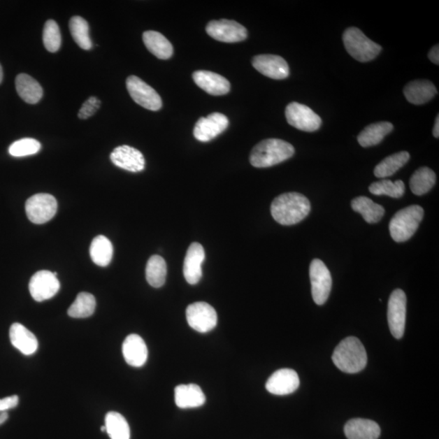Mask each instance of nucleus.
Wrapping results in <instances>:
<instances>
[{
    "mask_svg": "<svg viewBox=\"0 0 439 439\" xmlns=\"http://www.w3.org/2000/svg\"><path fill=\"white\" fill-rule=\"evenodd\" d=\"M96 301L93 294L82 292L69 308L68 314L73 318H87L93 315L96 310Z\"/></svg>",
    "mask_w": 439,
    "mask_h": 439,
    "instance_id": "nucleus-34",
    "label": "nucleus"
},
{
    "mask_svg": "<svg viewBox=\"0 0 439 439\" xmlns=\"http://www.w3.org/2000/svg\"><path fill=\"white\" fill-rule=\"evenodd\" d=\"M410 159L408 152H401L391 154L383 159L374 168V175L378 178H386L395 174L398 169L405 166Z\"/></svg>",
    "mask_w": 439,
    "mask_h": 439,
    "instance_id": "nucleus-30",
    "label": "nucleus"
},
{
    "mask_svg": "<svg viewBox=\"0 0 439 439\" xmlns=\"http://www.w3.org/2000/svg\"><path fill=\"white\" fill-rule=\"evenodd\" d=\"M3 69H2L1 64H0V83H1L3 81Z\"/></svg>",
    "mask_w": 439,
    "mask_h": 439,
    "instance_id": "nucleus-44",
    "label": "nucleus"
},
{
    "mask_svg": "<svg viewBox=\"0 0 439 439\" xmlns=\"http://www.w3.org/2000/svg\"><path fill=\"white\" fill-rule=\"evenodd\" d=\"M334 365L342 372L357 373L366 367L367 353L360 339L347 337L338 344L332 356Z\"/></svg>",
    "mask_w": 439,
    "mask_h": 439,
    "instance_id": "nucleus-2",
    "label": "nucleus"
},
{
    "mask_svg": "<svg viewBox=\"0 0 439 439\" xmlns=\"http://www.w3.org/2000/svg\"><path fill=\"white\" fill-rule=\"evenodd\" d=\"M8 419V414L7 412H0V426L6 422Z\"/></svg>",
    "mask_w": 439,
    "mask_h": 439,
    "instance_id": "nucleus-43",
    "label": "nucleus"
},
{
    "mask_svg": "<svg viewBox=\"0 0 439 439\" xmlns=\"http://www.w3.org/2000/svg\"><path fill=\"white\" fill-rule=\"evenodd\" d=\"M424 217V209L411 206L397 212L390 222L391 236L397 243L406 242L417 231Z\"/></svg>",
    "mask_w": 439,
    "mask_h": 439,
    "instance_id": "nucleus-4",
    "label": "nucleus"
},
{
    "mask_svg": "<svg viewBox=\"0 0 439 439\" xmlns=\"http://www.w3.org/2000/svg\"><path fill=\"white\" fill-rule=\"evenodd\" d=\"M266 387L267 391L273 395H290L299 387L298 373L290 368L279 369L268 379Z\"/></svg>",
    "mask_w": 439,
    "mask_h": 439,
    "instance_id": "nucleus-16",
    "label": "nucleus"
},
{
    "mask_svg": "<svg viewBox=\"0 0 439 439\" xmlns=\"http://www.w3.org/2000/svg\"><path fill=\"white\" fill-rule=\"evenodd\" d=\"M41 147V143L36 139L22 138L14 142L9 147L8 152L14 157H23L38 153Z\"/></svg>",
    "mask_w": 439,
    "mask_h": 439,
    "instance_id": "nucleus-38",
    "label": "nucleus"
},
{
    "mask_svg": "<svg viewBox=\"0 0 439 439\" xmlns=\"http://www.w3.org/2000/svg\"><path fill=\"white\" fill-rule=\"evenodd\" d=\"M406 312V294L401 289H396L389 298L387 319L392 336L397 339L401 338L405 331Z\"/></svg>",
    "mask_w": 439,
    "mask_h": 439,
    "instance_id": "nucleus-8",
    "label": "nucleus"
},
{
    "mask_svg": "<svg viewBox=\"0 0 439 439\" xmlns=\"http://www.w3.org/2000/svg\"><path fill=\"white\" fill-rule=\"evenodd\" d=\"M19 398L17 396H8L0 400V412H7L9 409L16 408L18 405Z\"/></svg>",
    "mask_w": 439,
    "mask_h": 439,
    "instance_id": "nucleus-40",
    "label": "nucleus"
},
{
    "mask_svg": "<svg viewBox=\"0 0 439 439\" xmlns=\"http://www.w3.org/2000/svg\"><path fill=\"white\" fill-rule=\"evenodd\" d=\"M206 401L202 389L196 384L179 385L175 388V403L180 408H194L203 405Z\"/></svg>",
    "mask_w": 439,
    "mask_h": 439,
    "instance_id": "nucleus-24",
    "label": "nucleus"
},
{
    "mask_svg": "<svg viewBox=\"0 0 439 439\" xmlns=\"http://www.w3.org/2000/svg\"><path fill=\"white\" fill-rule=\"evenodd\" d=\"M26 212L31 222L37 224L47 223L57 214V199L49 194H34L27 199Z\"/></svg>",
    "mask_w": 439,
    "mask_h": 439,
    "instance_id": "nucleus-7",
    "label": "nucleus"
},
{
    "mask_svg": "<svg viewBox=\"0 0 439 439\" xmlns=\"http://www.w3.org/2000/svg\"><path fill=\"white\" fill-rule=\"evenodd\" d=\"M16 89L20 97L28 103H37L43 96V89L40 84L26 73L19 74L17 77Z\"/></svg>",
    "mask_w": 439,
    "mask_h": 439,
    "instance_id": "nucleus-25",
    "label": "nucleus"
},
{
    "mask_svg": "<svg viewBox=\"0 0 439 439\" xmlns=\"http://www.w3.org/2000/svg\"><path fill=\"white\" fill-rule=\"evenodd\" d=\"M127 87L134 101L151 111H158L162 107L159 94L148 84L136 76L129 77Z\"/></svg>",
    "mask_w": 439,
    "mask_h": 439,
    "instance_id": "nucleus-10",
    "label": "nucleus"
},
{
    "mask_svg": "<svg viewBox=\"0 0 439 439\" xmlns=\"http://www.w3.org/2000/svg\"><path fill=\"white\" fill-rule=\"evenodd\" d=\"M9 336L13 347L24 355L31 356L37 352L38 347L37 338L22 324H13L10 328Z\"/></svg>",
    "mask_w": 439,
    "mask_h": 439,
    "instance_id": "nucleus-21",
    "label": "nucleus"
},
{
    "mask_svg": "<svg viewBox=\"0 0 439 439\" xmlns=\"http://www.w3.org/2000/svg\"><path fill=\"white\" fill-rule=\"evenodd\" d=\"M206 259V252L201 244L193 243L189 247L185 257L183 274L186 281L196 285L202 278V264Z\"/></svg>",
    "mask_w": 439,
    "mask_h": 439,
    "instance_id": "nucleus-18",
    "label": "nucleus"
},
{
    "mask_svg": "<svg viewBox=\"0 0 439 439\" xmlns=\"http://www.w3.org/2000/svg\"><path fill=\"white\" fill-rule=\"evenodd\" d=\"M69 29L72 37L80 48L83 50H89L92 48V42L89 38V24L82 17L75 16L69 22Z\"/></svg>",
    "mask_w": 439,
    "mask_h": 439,
    "instance_id": "nucleus-35",
    "label": "nucleus"
},
{
    "mask_svg": "<svg viewBox=\"0 0 439 439\" xmlns=\"http://www.w3.org/2000/svg\"><path fill=\"white\" fill-rule=\"evenodd\" d=\"M252 66L258 72L272 79H285L290 74L285 59L276 55H259L253 58Z\"/></svg>",
    "mask_w": 439,
    "mask_h": 439,
    "instance_id": "nucleus-15",
    "label": "nucleus"
},
{
    "mask_svg": "<svg viewBox=\"0 0 439 439\" xmlns=\"http://www.w3.org/2000/svg\"><path fill=\"white\" fill-rule=\"evenodd\" d=\"M106 432L111 439L131 438V429L122 414L110 412L106 417Z\"/></svg>",
    "mask_w": 439,
    "mask_h": 439,
    "instance_id": "nucleus-33",
    "label": "nucleus"
},
{
    "mask_svg": "<svg viewBox=\"0 0 439 439\" xmlns=\"http://www.w3.org/2000/svg\"><path fill=\"white\" fill-rule=\"evenodd\" d=\"M43 43L50 52H57L62 46V34L56 22L49 20L43 29Z\"/></svg>",
    "mask_w": 439,
    "mask_h": 439,
    "instance_id": "nucleus-37",
    "label": "nucleus"
},
{
    "mask_svg": "<svg viewBox=\"0 0 439 439\" xmlns=\"http://www.w3.org/2000/svg\"><path fill=\"white\" fill-rule=\"evenodd\" d=\"M343 44L351 56L360 62H368L375 59L382 47L369 39L360 29L350 27L343 36Z\"/></svg>",
    "mask_w": 439,
    "mask_h": 439,
    "instance_id": "nucleus-5",
    "label": "nucleus"
},
{
    "mask_svg": "<svg viewBox=\"0 0 439 439\" xmlns=\"http://www.w3.org/2000/svg\"><path fill=\"white\" fill-rule=\"evenodd\" d=\"M311 210V204L302 194L289 192L281 194L271 204L274 220L283 226H293L303 221Z\"/></svg>",
    "mask_w": 439,
    "mask_h": 439,
    "instance_id": "nucleus-1",
    "label": "nucleus"
},
{
    "mask_svg": "<svg viewBox=\"0 0 439 439\" xmlns=\"http://www.w3.org/2000/svg\"><path fill=\"white\" fill-rule=\"evenodd\" d=\"M429 59L433 63L438 66L439 64V47L438 44L431 49V51L428 54Z\"/></svg>",
    "mask_w": 439,
    "mask_h": 439,
    "instance_id": "nucleus-41",
    "label": "nucleus"
},
{
    "mask_svg": "<svg viewBox=\"0 0 439 439\" xmlns=\"http://www.w3.org/2000/svg\"><path fill=\"white\" fill-rule=\"evenodd\" d=\"M294 148L282 139L268 138L254 147L250 163L256 168H268L280 164L294 156Z\"/></svg>",
    "mask_w": 439,
    "mask_h": 439,
    "instance_id": "nucleus-3",
    "label": "nucleus"
},
{
    "mask_svg": "<svg viewBox=\"0 0 439 439\" xmlns=\"http://www.w3.org/2000/svg\"><path fill=\"white\" fill-rule=\"evenodd\" d=\"M368 189L369 192L375 196H387L395 199L401 198L405 192V186L403 181L393 182L388 179L373 182Z\"/></svg>",
    "mask_w": 439,
    "mask_h": 439,
    "instance_id": "nucleus-36",
    "label": "nucleus"
},
{
    "mask_svg": "<svg viewBox=\"0 0 439 439\" xmlns=\"http://www.w3.org/2000/svg\"><path fill=\"white\" fill-rule=\"evenodd\" d=\"M437 92L435 85L427 80H417L409 82L403 89L407 101L416 106L431 101Z\"/></svg>",
    "mask_w": 439,
    "mask_h": 439,
    "instance_id": "nucleus-22",
    "label": "nucleus"
},
{
    "mask_svg": "<svg viewBox=\"0 0 439 439\" xmlns=\"http://www.w3.org/2000/svg\"><path fill=\"white\" fill-rule=\"evenodd\" d=\"M229 126L226 116L220 113H214L207 117L199 120L194 129V136L201 142L213 141L226 131Z\"/></svg>",
    "mask_w": 439,
    "mask_h": 439,
    "instance_id": "nucleus-14",
    "label": "nucleus"
},
{
    "mask_svg": "<svg viewBox=\"0 0 439 439\" xmlns=\"http://www.w3.org/2000/svg\"><path fill=\"white\" fill-rule=\"evenodd\" d=\"M89 255H91L92 261L97 266H108L113 256V247L111 241L103 236L94 238L91 247H89Z\"/></svg>",
    "mask_w": 439,
    "mask_h": 439,
    "instance_id": "nucleus-29",
    "label": "nucleus"
},
{
    "mask_svg": "<svg viewBox=\"0 0 439 439\" xmlns=\"http://www.w3.org/2000/svg\"><path fill=\"white\" fill-rule=\"evenodd\" d=\"M101 101L96 97H91L83 103L81 109L79 110L78 117L82 120H86L96 114L99 108H101Z\"/></svg>",
    "mask_w": 439,
    "mask_h": 439,
    "instance_id": "nucleus-39",
    "label": "nucleus"
},
{
    "mask_svg": "<svg viewBox=\"0 0 439 439\" xmlns=\"http://www.w3.org/2000/svg\"><path fill=\"white\" fill-rule=\"evenodd\" d=\"M344 433L348 439H377L381 429L375 422L356 418L347 422Z\"/></svg>",
    "mask_w": 439,
    "mask_h": 439,
    "instance_id": "nucleus-23",
    "label": "nucleus"
},
{
    "mask_svg": "<svg viewBox=\"0 0 439 439\" xmlns=\"http://www.w3.org/2000/svg\"><path fill=\"white\" fill-rule=\"evenodd\" d=\"M312 286V296L317 305L327 301L332 288V278L326 264L321 259H313L309 268Z\"/></svg>",
    "mask_w": 439,
    "mask_h": 439,
    "instance_id": "nucleus-6",
    "label": "nucleus"
},
{
    "mask_svg": "<svg viewBox=\"0 0 439 439\" xmlns=\"http://www.w3.org/2000/svg\"><path fill=\"white\" fill-rule=\"evenodd\" d=\"M286 117L292 127L302 131H317L322 126V118L315 112L304 104L296 102L288 104Z\"/></svg>",
    "mask_w": 439,
    "mask_h": 439,
    "instance_id": "nucleus-9",
    "label": "nucleus"
},
{
    "mask_svg": "<svg viewBox=\"0 0 439 439\" xmlns=\"http://www.w3.org/2000/svg\"><path fill=\"white\" fill-rule=\"evenodd\" d=\"M110 159L115 166L129 172L138 173L145 168L143 154L132 147L124 145L115 148Z\"/></svg>",
    "mask_w": 439,
    "mask_h": 439,
    "instance_id": "nucleus-17",
    "label": "nucleus"
},
{
    "mask_svg": "<svg viewBox=\"0 0 439 439\" xmlns=\"http://www.w3.org/2000/svg\"><path fill=\"white\" fill-rule=\"evenodd\" d=\"M167 276V264L159 256L154 255L148 259L146 267L147 282L154 288L164 286Z\"/></svg>",
    "mask_w": 439,
    "mask_h": 439,
    "instance_id": "nucleus-32",
    "label": "nucleus"
},
{
    "mask_svg": "<svg viewBox=\"0 0 439 439\" xmlns=\"http://www.w3.org/2000/svg\"><path fill=\"white\" fill-rule=\"evenodd\" d=\"M436 182V173L430 168L422 167L412 174L409 185L414 194L423 196L431 191Z\"/></svg>",
    "mask_w": 439,
    "mask_h": 439,
    "instance_id": "nucleus-31",
    "label": "nucleus"
},
{
    "mask_svg": "<svg viewBox=\"0 0 439 439\" xmlns=\"http://www.w3.org/2000/svg\"><path fill=\"white\" fill-rule=\"evenodd\" d=\"M394 127L391 122H381L369 124L359 134L358 142L363 147L377 145L387 134L393 131Z\"/></svg>",
    "mask_w": 439,
    "mask_h": 439,
    "instance_id": "nucleus-27",
    "label": "nucleus"
},
{
    "mask_svg": "<svg viewBox=\"0 0 439 439\" xmlns=\"http://www.w3.org/2000/svg\"><path fill=\"white\" fill-rule=\"evenodd\" d=\"M352 208L354 211L361 214L365 221L369 224H375L380 222L385 209L379 204L374 203L372 199L360 196L353 199Z\"/></svg>",
    "mask_w": 439,
    "mask_h": 439,
    "instance_id": "nucleus-28",
    "label": "nucleus"
},
{
    "mask_svg": "<svg viewBox=\"0 0 439 439\" xmlns=\"http://www.w3.org/2000/svg\"><path fill=\"white\" fill-rule=\"evenodd\" d=\"M122 352L124 361L133 367H142L147 361L146 343L138 334H131L124 339Z\"/></svg>",
    "mask_w": 439,
    "mask_h": 439,
    "instance_id": "nucleus-20",
    "label": "nucleus"
},
{
    "mask_svg": "<svg viewBox=\"0 0 439 439\" xmlns=\"http://www.w3.org/2000/svg\"><path fill=\"white\" fill-rule=\"evenodd\" d=\"M189 326L199 333L211 331L217 324V314L210 304L204 302L192 303L187 308Z\"/></svg>",
    "mask_w": 439,
    "mask_h": 439,
    "instance_id": "nucleus-11",
    "label": "nucleus"
},
{
    "mask_svg": "<svg viewBox=\"0 0 439 439\" xmlns=\"http://www.w3.org/2000/svg\"><path fill=\"white\" fill-rule=\"evenodd\" d=\"M433 136H435L436 138H439V116L438 115L436 120L435 127H433Z\"/></svg>",
    "mask_w": 439,
    "mask_h": 439,
    "instance_id": "nucleus-42",
    "label": "nucleus"
},
{
    "mask_svg": "<svg viewBox=\"0 0 439 439\" xmlns=\"http://www.w3.org/2000/svg\"><path fill=\"white\" fill-rule=\"evenodd\" d=\"M143 43L148 51L161 59H168L173 56V48L171 42L162 34L149 31L144 32Z\"/></svg>",
    "mask_w": 439,
    "mask_h": 439,
    "instance_id": "nucleus-26",
    "label": "nucleus"
},
{
    "mask_svg": "<svg viewBox=\"0 0 439 439\" xmlns=\"http://www.w3.org/2000/svg\"><path fill=\"white\" fill-rule=\"evenodd\" d=\"M57 276V273L48 271L34 274L29 284V292L34 301L43 302L56 296L61 288Z\"/></svg>",
    "mask_w": 439,
    "mask_h": 439,
    "instance_id": "nucleus-12",
    "label": "nucleus"
},
{
    "mask_svg": "<svg viewBox=\"0 0 439 439\" xmlns=\"http://www.w3.org/2000/svg\"><path fill=\"white\" fill-rule=\"evenodd\" d=\"M194 82L211 96H224L231 89L228 80L216 73L199 71L193 73Z\"/></svg>",
    "mask_w": 439,
    "mask_h": 439,
    "instance_id": "nucleus-19",
    "label": "nucleus"
},
{
    "mask_svg": "<svg viewBox=\"0 0 439 439\" xmlns=\"http://www.w3.org/2000/svg\"><path fill=\"white\" fill-rule=\"evenodd\" d=\"M206 32L217 41L229 43L242 42L247 37L245 27L236 22L226 19L209 22Z\"/></svg>",
    "mask_w": 439,
    "mask_h": 439,
    "instance_id": "nucleus-13",
    "label": "nucleus"
}]
</instances>
